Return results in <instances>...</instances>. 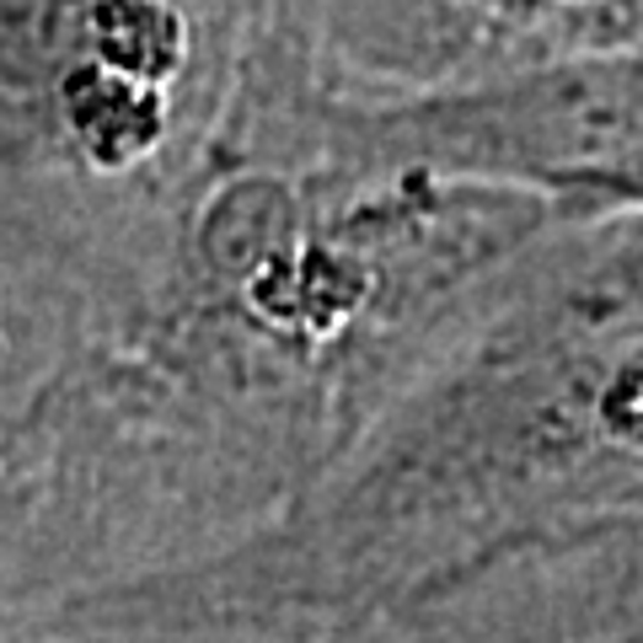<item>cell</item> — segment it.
I'll list each match as a JSON object with an SVG mask.
<instances>
[{"instance_id": "cell-1", "label": "cell", "mask_w": 643, "mask_h": 643, "mask_svg": "<svg viewBox=\"0 0 643 643\" xmlns=\"http://www.w3.org/2000/svg\"><path fill=\"white\" fill-rule=\"evenodd\" d=\"M563 225L510 188L237 167L151 307L0 392V627L263 536Z\"/></svg>"}, {"instance_id": "cell-2", "label": "cell", "mask_w": 643, "mask_h": 643, "mask_svg": "<svg viewBox=\"0 0 643 643\" xmlns=\"http://www.w3.org/2000/svg\"><path fill=\"white\" fill-rule=\"evenodd\" d=\"M269 0H0V284L60 349L178 274Z\"/></svg>"}, {"instance_id": "cell-3", "label": "cell", "mask_w": 643, "mask_h": 643, "mask_svg": "<svg viewBox=\"0 0 643 643\" xmlns=\"http://www.w3.org/2000/svg\"><path fill=\"white\" fill-rule=\"evenodd\" d=\"M643 54V0H269L258 64L338 102H408Z\"/></svg>"}, {"instance_id": "cell-4", "label": "cell", "mask_w": 643, "mask_h": 643, "mask_svg": "<svg viewBox=\"0 0 643 643\" xmlns=\"http://www.w3.org/2000/svg\"><path fill=\"white\" fill-rule=\"evenodd\" d=\"M64 349L49 338V328L32 317L6 284H0V392L28 381L32 370H43L49 360H60Z\"/></svg>"}, {"instance_id": "cell-5", "label": "cell", "mask_w": 643, "mask_h": 643, "mask_svg": "<svg viewBox=\"0 0 643 643\" xmlns=\"http://www.w3.org/2000/svg\"><path fill=\"white\" fill-rule=\"evenodd\" d=\"M612 643H643V633H639V639H612Z\"/></svg>"}]
</instances>
